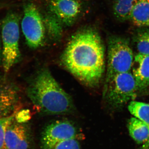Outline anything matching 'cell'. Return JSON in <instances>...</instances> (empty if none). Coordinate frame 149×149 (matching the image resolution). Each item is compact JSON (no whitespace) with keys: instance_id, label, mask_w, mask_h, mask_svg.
Masks as SVG:
<instances>
[{"instance_id":"obj_7","label":"cell","mask_w":149,"mask_h":149,"mask_svg":"<svg viewBox=\"0 0 149 149\" xmlns=\"http://www.w3.org/2000/svg\"><path fill=\"white\" fill-rule=\"evenodd\" d=\"M86 6L84 0H47V12L64 27L74 24L83 15Z\"/></svg>"},{"instance_id":"obj_16","label":"cell","mask_w":149,"mask_h":149,"mask_svg":"<svg viewBox=\"0 0 149 149\" xmlns=\"http://www.w3.org/2000/svg\"><path fill=\"white\" fill-rule=\"evenodd\" d=\"M141 27L136 30L133 40L139 54L149 55V28Z\"/></svg>"},{"instance_id":"obj_11","label":"cell","mask_w":149,"mask_h":149,"mask_svg":"<svg viewBox=\"0 0 149 149\" xmlns=\"http://www.w3.org/2000/svg\"><path fill=\"white\" fill-rule=\"evenodd\" d=\"M133 74L139 90H143L149 85V55L138 54L134 57Z\"/></svg>"},{"instance_id":"obj_10","label":"cell","mask_w":149,"mask_h":149,"mask_svg":"<svg viewBox=\"0 0 149 149\" xmlns=\"http://www.w3.org/2000/svg\"><path fill=\"white\" fill-rule=\"evenodd\" d=\"M27 128L14 119L8 126L5 138L4 148L28 149L29 139Z\"/></svg>"},{"instance_id":"obj_17","label":"cell","mask_w":149,"mask_h":149,"mask_svg":"<svg viewBox=\"0 0 149 149\" xmlns=\"http://www.w3.org/2000/svg\"><path fill=\"white\" fill-rule=\"evenodd\" d=\"M16 111L9 116L0 119V149L4 148L5 138L8 126L15 119Z\"/></svg>"},{"instance_id":"obj_18","label":"cell","mask_w":149,"mask_h":149,"mask_svg":"<svg viewBox=\"0 0 149 149\" xmlns=\"http://www.w3.org/2000/svg\"><path fill=\"white\" fill-rule=\"evenodd\" d=\"M52 149H80V145L77 139H72L59 143Z\"/></svg>"},{"instance_id":"obj_6","label":"cell","mask_w":149,"mask_h":149,"mask_svg":"<svg viewBox=\"0 0 149 149\" xmlns=\"http://www.w3.org/2000/svg\"><path fill=\"white\" fill-rule=\"evenodd\" d=\"M21 28L29 48L36 49L42 45L46 35L43 15L36 6L29 3L24 6Z\"/></svg>"},{"instance_id":"obj_14","label":"cell","mask_w":149,"mask_h":149,"mask_svg":"<svg viewBox=\"0 0 149 149\" xmlns=\"http://www.w3.org/2000/svg\"><path fill=\"white\" fill-rule=\"evenodd\" d=\"M43 17L46 30L52 39L55 41L61 39L63 33V24L53 15L47 12Z\"/></svg>"},{"instance_id":"obj_13","label":"cell","mask_w":149,"mask_h":149,"mask_svg":"<svg viewBox=\"0 0 149 149\" xmlns=\"http://www.w3.org/2000/svg\"><path fill=\"white\" fill-rule=\"evenodd\" d=\"M139 0H115L113 11L115 17L119 21L130 19L133 9Z\"/></svg>"},{"instance_id":"obj_20","label":"cell","mask_w":149,"mask_h":149,"mask_svg":"<svg viewBox=\"0 0 149 149\" xmlns=\"http://www.w3.org/2000/svg\"><path fill=\"white\" fill-rule=\"evenodd\" d=\"M3 59V48L2 43L1 37L0 35V63H2Z\"/></svg>"},{"instance_id":"obj_21","label":"cell","mask_w":149,"mask_h":149,"mask_svg":"<svg viewBox=\"0 0 149 149\" xmlns=\"http://www.w3.org/2000/svg\"><path fill=\"white\" fill-rule=\"evenodd\" d=\"M3 149H6L4 148H3Z\"/></svg>"},{"instance_id":"obj_12","label":"cell","mask_w":149,"mask_h":149,"mask_svg":"<svg viewBox=\"0 0 149 149\" xmlns=\"http://www.w3.org/2000/svg\"><path fill=\"white\" fill-rule=\"evenodd\" d=\"M130 20L139 27H149V0H139L133 9Z\"/></svg>"},{"instance_id":"obj_5","label":"cell","mask_w":149,"mask_h":149,"mask_svg":"<svg viewBox=\"0 0 149 149\" xmlns=\"http://www.w3.org/2000/svg\"><path fill=\"white\" fill-rule=\"evenodd\" d=\"M134 58L133 51L127 39L119 36H110L108 40L106 80L116 74L130 72Z\"/></svg>"},{"instance_id":"obj_2","label":"cell","mask_w":149,"mask_h":149,"mask_svg":"<svg viewBox=\"0 0 149 149\" xmlns=\"http://www.w3.org/2000/svg\"><path fill=\"white\" fill-rule=\"evenodd\" d=\"M27 94L33 104L43 113L64 114L73 109L70 96L47 68L41 70L30 81Z\"/></svg>"},{"instance_id":"obj_3","label":"cell","mask_w":149,"mask_h":149,"mask_svg":"<svg viewBox=\"0 0 149 149\" xmlns=\"http://www.w3.org/2000/svg\"><path fill=\"white\" fill-rule=\"evenodd\" d=\"M138 90L135 78L130 71L116 74L106 80L103 96L110 107L119 109L135 99Z\"/></svg>"},{"instance_id":"obj_4","label":"cell","mask_w":149,"mask_h":149,"mask_svg":"<svg viewBox=\"0 0 149 149\" xmlns=\"http://www.w3.org/2000/svg\"><path fill=\"white\" fill-rule=\"evenodd\" d=\"M19 16L10 12L1 22L3 48L2 64L4 71L7 73L21 58L19 42Z\"/></svg>"},{"instance_id":"obj_9","label":"cell","mask_w":149,"mask_h":149,"mask_svg":"<svg viewBox=\"0 0 149 149\" xmlns=\"http://www.w3.org/2000/svg\"><path fill=\"white\" fill-rule=\"evenodd\" d=\"M18 100V89L16 85L0 74V119L15 111Z\"/></svg>"},{"instance_id":"obj_1","label":"cell","mask_w":149,"mask_h":149,"mask_svg":"<svg viewBox=\"0 0 149 149\" xmlns=\"http://www.w3.org/2000/svg\"><path fill=\"white\" fill-rule=\"evenodd\" d=\"M104 47L100 34L86 28L72 35L61 57L63 66L84 85L97 86L104 71Z\"/></svg>"},{"instance_id":"obj_19","label":"cell","mask_w":149,"mask_h":149,"mask_svg":"<svg viewBox=\"0 0 149 149\" xmlns=\"http://www.w3.org/2000/svg\"><path fill=\"white\" fill-rule=\"evenodd\" d=\"M30 118V114L27 110H22L19 112H16L15 119L17 122L22 123L27 122Z\"/></svg>"},{"instance_id":"obj_8","label":"cell","mask_w":149,"mask_h":149,"mask_svg":"<svg viewBox=\"0 0 149 149\" xmlns=\"http://www.w3.org/2000/svg\"><path fill=\"white\" fill-rule=\"evenodd\" d=\"M78 131L71 122L66 120H56L48 125L44 129L41 144L43 149H52L62 141L77 139Z\"/></svg>"},{"instance_id":"obj_15","label":"cell","mask_w":149,"mask_h":149,"mask_svg":"<svg viewBox=\"0 0 149 149\" xmlns=\"http://www.w3.org/2000/svg\"><path fill=\"white\" fill-rule=\"evenodd\" d=\"M130 113L149 126V104L131 101L128 106Z\"/></svg>"}]
</instances>
